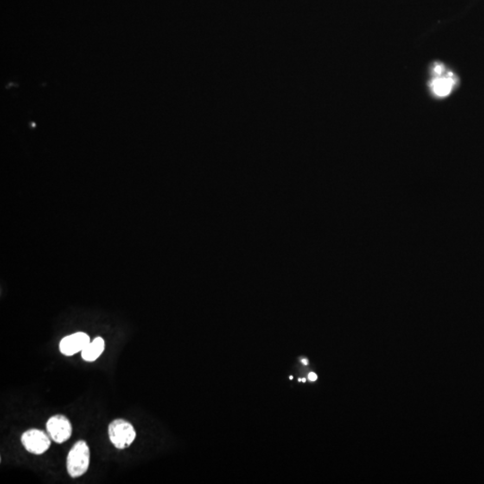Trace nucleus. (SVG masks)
<instances>
[{
	"label": "nucleus",
	"mask_w": 484,
	"mask_h": 484,
	"mask_svg": "<svg viewBox=\"0 0 484 484\" xmlns=\"http://www.w3.org/2000/svg\"><path fill=\"white\" fill-rule=\"evenodd\" d=\"M136 432L134 426L130 422L117 419L110 422L109 425V438L110 442L117 449H125L134 442Z\"/></svg>",
	"instance_id": "obj_2"
},
{
	"label": "nucleus",
	"mask_w": 484,
	"mask_h": 484,
	"mask_svg": "<svg viewBox=\"0 0 484 484\" xmlns=\"http://www.w3.org/2000/svg\"><path fill=\"white\" fill-rule=\"evenodd\" d=\"M90 465V449L85 440L75 443L66 458V470L72 478L84 475Z\"/></svg>",
	"instance_id": "obj_1"
},
{
	"label": "nucleus",
	"mask_w": 484,
	"mask_h": 484,
	"mask_svg": "<svg viewBox=\"0 0 484 484\" xmlns=\"http://www.w3.org/2000/svg\"><path fill=\"white\" fill-rule=\"evenodd\" d=\"M455 84V79L449 75L447 77L435 78L431 82V88L436 95L445 97L451 92Z\"/></svg>",
	"instance_id": "obj_7"
},
{
	"label": "nucleus",
	"mask_w": 484,
	"mask_h": 484,
	"mask_svg": "<svg viewBox=\"0 0 484 484\" xmlns=\"http://www.w3.org/2000/svg\"><path fill=\"white\" fill-rule=\"evenodd\" d=\"M105 349V342L103 338H94L93 341L90 342L88 345L85 346V349L82 351V358L85 359V361H94L102 355V353L104 352Z\"/></svg>",
	"instance_id": "obj_6"
},
{
	"label": "nucleus",
	"mask_w": 484,
	"mask_h": 484,
	"mask_svg": "<svg viewBox=\"0 0 484 484\" xmlns=\"http://www.w3.org/2000/svg\"><path fill=\"white\" fill-rule=\"evenodd\" d=\"M89 343L90 337L88 334L78 332L63 338L59 343V350L64 355L72 356L77 352H82Z\"/></svg>",
	"instance_id": "obj_5"
},
{
	"label": "nucleus",
	"mask_w": 484,
	"mask_h": 484,
	"mask_svg": "<svg viewBox=\"0 0 484 484\" xmlns=\"http://www.w3.org/2000/svg\"><path fill=\"white\" fill-rule=\"evenodd\" d=\"M51 440L52 438L48 432L38 429H28L21 437L23 448L34 455H41L47 451L52 445Z\"/></svg>",
	"instance_id": "obj_3"
},
{
	"label": "nucleus",
	"mask_w": 484,
	"mask_h": 484,
	"mask_svg": "<svg viewBox=\"0 0 484 484\" xmlns=\"http://www.w3.org/2000/svg\"><path fill=\"white\" fill-rule=\"evenodd\" d=\"M308 380H310V381H316L317 378H318V376H317V374L314 373V372H310V373L308 374Z\"/></svg>",
	"instance_id": "obj_8"
},
{
	"label": "nucleus",
	"mask_w": 484,
	"mask_h": 484,
	"mask_svg": "<svg viewBox=\"0 0 484 484\" xmlns=\"http://www.w3.org/2000/svg\"><path fill=\"white\" fill-rule=\"evenodd\" d=\"M47 432L56 443L62 444L72 435V424L65 415H58L49 419L46 423Z\"/></svg>",
	"instance_id": "obj_4"
}]
</instances>
